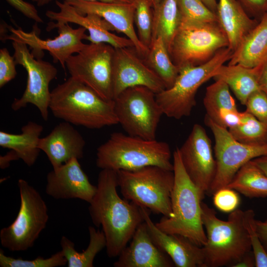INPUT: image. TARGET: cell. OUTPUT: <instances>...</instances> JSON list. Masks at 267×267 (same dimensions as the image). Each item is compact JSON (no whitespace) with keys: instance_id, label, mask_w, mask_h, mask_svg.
<instances>
[{"instance_id":"836d02e7","label":"cell","mask_w":267,"mask_h":267,"mask_svg":"<svg viewBox=\"0 0 267 267\" xmlns=\"http://www.w3.org/2000/svg\"><path fill=\"white\" fill-rule=\"evenodd\" d=\"M67 261L61 251L47 258L38 257L34 260H24L6 256L0 250V266L1 267H57L65 266Z\"/></svg>"},{"instance_id":"7bdbcfd3","label":"cell","mask_w":267,"mask_h":267,"mask_svg":"<svg viewBox=\"0 0 267 267\" xmlns=\"http://www.w3.org/2000/svg\"><path fill=\"white\" fill-rule=\"evenodd\" d=\"M255 267V260L251 251L246 254L241 259L235 263L232 267Z\"/></svg>"},{"instance_id":"4fadbf2b","label":"cell","mask_w":267,"mask_h":267,"mask_svg":"<svg viewBox=\"0 0 267 267\" xmlns=\"http://www.w3.org/2000/svg\"><path fill=\"white\" fill-rule=\"evenodd\" d=\"M12 45L15 62L25 69L27 82L22 95L14 100L11 108L14 111H17L28 104H33L39 110L42 118L46 121L50 99L49 86L56 77L57 69L50 63L36 58L30 52L26 44L12 41Z\"/></svg>"},{"instance_id":"7402d4cb","label":"cell","mask_w":267,"mask_h":267,"mask_svg":"<svg viewBox=\"0 0 267 267\" xmlns=\"http://www.w3.org/2000/svg\"><path fill=\"white\" fill-rule=\"evenodd\" d=\"M86 141L73 125L64 121L40 138L39 148L46 155L53 169L84 155Z\"/></svg>"},{"instance_id":"1f68e13d","label":"cell","mask_w":267,"mask_h":267,"mask_svg":"<svg viewBox=\"0 0 267 267\" xmlns=\"http://www.w3.org/2000/svg\"><path fill=\"white\" fill-rule=\"evenodd\" d=\"M237 141L248 145L267 143V125L247 111L242 112L240 123L228 129Z\"/></svg>"},{"instance_id":"74e56055","label":"cell","mask_w":267,"mask_h":267,"mask_svg":"<svg viewBox=\"0 0 267 267\" xmlns=\"http://www.w3.org/2000/svg\"><path fill=\"white\" fill-rule=\"evenodd\" d=\"M246 111L267 125V94L260 89L253 93L245 104Z\"/></svg>"},{"instance_id":"603a6c76","label":"cell","mask_w":267,"mask_h":267,"mask_svg":"<svg viewBox=\"0 0 267 267\" xmlns=\"http://www.w3.org/2000/svg\"><path fill=\"white\" fill-rule=\"evenodd\" d=\"M216 14L233 52L259 21L252 18L236 0H218Z\"/></svg>"},{"instance_id":"7c38bea8","label":"cell","mask_w":267,"mask_h":267,"mask_svg":"<svg viewBox=\"0 0 267 267\" xmlns=\"http://www.w3.org/2000/svg\"><path fill=\"white\" fill-rule=\"evenodd\" d=\"M115 48L105 44H86L66 62L70 77L85 84L102 98L114 100L112 64Z\"/></svg>"},{"instance_id":"8992f818","label":"cell","mask_w":267,"mask_h":267,"mask_svg":"<svg viewBox=\"0 0 267 267\" xmlns=\"http://www.w3.org/2000/svg\"><path fill=\"white\" fill-rule=\"evenodd\" d=\"M117 174L118 187L125 199L156 214L173 216V171L149 166L134 171L119 170Z\"/></svg>"},{"instance_id":"d4e9b609","label":"cell","mask_w":267,"mask_h":267,"mask_svg":"<svg viewBox=\"0 0 267 267\" xmlns=\"http://www.w3.org/2000/svg\"><path fill=\"white\" fill-rule=\"evenodd\" d=\"M267 58V13L244 37L233 52L228 65L254 68Z\"/></svg>"},{"instance_id":"5b68a950","label":"cell","mask_w":267,"mask_h":267,"mask_svg":"<svg viewBox=\"0 0 267 267\" xmlns=\"http://www.w3.org/2000/svg\"><path fill=\"white\" fill-rule=\"evenodd\" d=\"M175 183L171 196L173 216H163L155 223L162 231L182 235L203 247L207 236L202 220L203 197L187 175L181 162L178 147L173 153Z\"/></svg>"},{"instance_id":"3957f363","label":"cell","mask_w":267,"mask_h":267,"mask_svg":"<svg viewBox=\"0 0 267 267\" xmlns=\"http://www.w3.org/2000/svg\"><path fill=\"white\" fill-rule=\"evenodd\" d=\"M169 145L165 141L146 139L119 132L97 149L96 165L101 169L134 171L157 166L173 171Z\"/></svg>"},{"instance_id":"ac0fdd59","label":"cell","mask_w":267,"mask_h":267,"mask_svg":"<svg viewBox=\"0 0 267 267\" xmlns=\"http://www.w3.org/2000/svg\"><path fill=\"white\" fill-rule=\"evenodd\" d=\"M96 189L76 158L53 169L46 176L45 191L55 199H79L89 203Z\"/></svg>"},{"instance_id":"8fae6325","label":"cell","mask_w":267,"mask_h":267,"mask_svg":"<svg viewBox=\"0 0 267 267\" xmlns=\"http://www.w3.org/2000/svg\"><path fill=\"white\" fill-rule=\"evenodd\" d=\"M204 122L212 131L215 141L216 173L208 192L213 195L219 189L226 187L246 163L267 155V143L260 145L242 143L236 140L227 129L215 123L206 116Z\"/></svg>"},{"instance_id":"8d00e7d4","label":"cell","mask_w":267,"mask_h":267,"mask_svg":"<svg viewBox=\"0 0 267 267\" xmlns=\"http://www.w3.org/2000/svg\"><path fill=\"white\" fill-rule=\"evenodd\" d=\"M213 202L216 207L220 211L231 213L237 209L240 202V198L234 190L225 187L214 193Z\"/></svg>"},{"instance_id":"ffe728a7","label":"cell","mask_w":267,"mask_h":267,"mask_svg":"<svg viewBox=\"0 0 267 267\" xmlns=\"http://www.w3.org/2000/svg\"><path fill=\"white\" fill-rule=\"evenodd\" d=\"M149 233L154 243L171 259L178 267H204L202 247L178 234H169L152 221L148 209L140 207Z\"/></svg>"},{"instance_id":"f6af8a7d","label":"cell","mask_w":267,"mask_h":267,"mask_svg":"<svg viewBox=\"0 0 267 267\" xmlns=\"http://www.w3.org/2000/svg\"><path fill=\"white\" fill-rule=\"evenodd\" d=\"M19 157L16 152L10 150L3 156L0 157V167L2 169L6 168L9 166L10 163L13 161L19 159Z\"/></svg>"},{"instance_id":"30bf717a","label":"cell","mask_w":267,"mask_h":267,"mask_svg":"<svg viewBox=\"0 0 267 267\" xmlns=\"http://www.w3.org/2000/svg\"><path fill=\"white\" fill-rule=\"evenodd\" d=\"M114 100L118 123L128 134L155 139L164 114L155 92L147 87L135 86L127 89Z\"/></svg>"},{"instance_id":"b9f144b4","label":"cell","mask_w":267,"mask_h":267,"mask_svg":"<svg viewBox=\"0 0 267 267\" xmlns=\"http://www.w3.org/2000/svg\"><path fill=\"white\" fill-rule=\"evenodd\" d=\"M259 84L260 89L267 94V58L259 65Z\"/></svg>"},{"instance_id":"f35d334b","label":"cell","mask_w":267,"mask_h":267,"mask_svg":"<svg viewBox=\"0 0 267 267\" xmlns=\"http://www.w3.org/2000/svg\"><path fill=\"white\" fill-rule=\"evenodd\" d=\"M14 58L6 48L0 49V88L15 78L17 72Z\"/></svg>"},{"instance_id":"681fc988","label":"cell","mask_w":267,"mask_h":267,"mask_svg":"<svg viewBox=\"0 0 267 267\" xmlns=\"http://www.w3.org/2000/svg\"><path fill=\"white\" fill-rule=\"evenodd\" d=\"M40 7L44 6L50 3L52 0H32Z\"/></svg>"},{"instance_id":"e575fe53","label":"cell","mask_w":267,"mask_h":267,"mask_svg":"<svg viewBox=\"0 0 267 267\" xmlns=\"http://www.w3.org/2000/svg\"><path fill=\"white\" fill-rule=\"evenodd\" d=\"M181 20L198 22H217L216 14L202 0H178Z\"/></svg>"},{"instance_id":"cb8c5ba5","label":"cell","mask_w":267,"mask_h":267,"mask_svg":"<svg viewBox=\"0 0 267 267\" xmlns=\"http://www.w3.org/2000/svg\"><path fill=\"white\" fill-rule=\"evenodd\" d=\"M203 104L206 116L224 128L229 129L241 121L242 112L238 111L230 89L222 81L215 80L206 88Z\"/></svg>"},{"instance_id":"d6a6232c","label":"cell","mask_w":267,"mask_h":267,"mask_svg":"<svg viewBox=\"0 0 267 267\" xmlns=\"http://www.w3.org/2000/svg\"><path fill=\"white\" fill-rule=\"evenodd\" d=\"M134 21L140 42L149 48L152 41L153 9L149 0H136Z\"/></svg>"},{"instance_id":"52a82bcc","label":"cell","mask_w":267,"mask_h":267,"mask_svg":"<svg viewBox=\"0 0 267 267\" xmlns=\"http://www.w3.org/2000/svg\"><path fill=\"white\" fill-rule=\"evenodd\" d=\"M232 53L228 47H224L202 64L180 68L173 86L156 93L163 114L175 119L189 116L196 105L195 96L199 88L213 78L216 70L230 60Z\"/></svg>"},{"instance_id":"277c9868","label":"cell","mask_w":267,"mask_h":267,"mask_svg":"<svg viewBox=\"0 0 267 267\" xmlns=\"http://www.w3.org/2000/svg\"><path fill=\"white\" fill-rule=\"evenodd\" d=\"M201 210L207 236L202 247L204 267H232L252 249L244 223V211L236 209L227 221H223L217 217L213 209L202 202Z\"/></svg>"},{"instance_id":"60d3db41","label":"cell","mask_w":267,"mask_h":267,"mask_svg":"<svg viewBox=\"0 0 267 267\" xmlns=\"http://www.w3.org/2000/svg\"><path fill=\"white\" fill-rule=\"evenodd\" d=\"M11 6L21 12L26 17L37 23H43L44 20L40 16L35 6L24 0H5Z\"/></svg>"},{"instance_id":"44dd1931","label":"cell","mask_w":267,"mask_h":267,"mask_svg":"<svg viewBox=\"0 0 267 267\" xmlns=\"http://www.w3.org/2000/svg\"><path fill=\"white\" fill-rule=\"evenodd\" d=\"M115 267H172L169 256L153 241L144 221L136 229L132 241L118 256Z\"/></svg>"},{"instance_id":"f1b7e54d","label":"cell","mask_w":267,"mask_h":267,"mask_svg":"<svg viewBox=\"0 0 267 267\" xmlns=\"http://www.w3.org/2000/svg\"><path fill=\"white\" fill-rule=\"evenodd\" d=\"M89 242L87 249L78 252L74 243L67 237L63 236L60 240L61 251L67 261L68 267H92L96 255L106 248V240L102 230L89 226Z\"/></svg>"},{"instance_id":"83f0119b","label":"cell","mask_w":267,"mask_h":267,"mask_svg":"<svg viewBox=\"0 0 267 267\" xmlns=\"http://www.w3.org/2000/svg\"><path fill=\"white\" fill-rule=\"evenodd\" d=\"M153 9L152 40L161 38L169 51L181 22L178 0H162Z\"/></svg>"},{"instance_id":"7a4b0ae2","label":"cell","mask_w":267,"mask_h":267,"mask_svg":"<svg viewBox=\"0 0 267 267\" xmlns=\"http://www.w3.org/2000/svg\"><path fill=\"white\" fill-rule=\"evenodd\" d=\"M49 109L56 118L88 129L118 124L114 100L103 99L71 77L51 91Z\"/></svg>"},{"instance_id":"484cf974","label":"cell","mask_w":267,"mask_h":267,"mask_svg":"<svg viewBox=\"0 0 267 267\" xmlns=\"http://www.w3.org/2000/svg\"><path fill=\"white\" fill-rule=\"evenodd\" d=\"M42 125L29 121L21 128L19 134L0 131V146L14 151L19 159L29 167L32 166L41 151L39 148Z\"/></svg>"},{"instance_id":"5bb4252c","label":"cell","mask_w":267,"mask_h":267,"mask_svg":"<svg viewBox=\"0 0 267 267\" xmlns=\"http://www.w3.org/2000/svg\"><path fill=\"white\" fill-rule=\"evenodd\" d=\"M11 34L5 35L1 40H11L23 43L32 49V53L37 58L42 57L43 50L48 51L54 63L59 62L64 70L67 60L74 53L80 51L86 45L83 42L87 34L84 28H73L68 23L49 22L46 30L57 29L58 36L54 39H41L35 29L26 32L20 28L15 29L7 25Z\"/></svg>"},{"instance_id":"d590c367","label":"cell","mask_w":267,"mask_h":267,"mask_svg":"<svg viewBox=\"0 0 267 267\" xmlns=\"http://www.w3.org/2000/svg\"><path fill=\"white\" fill-rule=\"evenodd\" d=\"M243 220L255 257V267H267V252L261 241L257 230L254 211L251 209L244 211Z\"/></svg>"},{"instance_id":"e0dca14e","label":"cell","mask_w":267,"mask_h":267,"mask_svg":"<svg viewBox=\"0 0 267 267\" xmlns=\"http://www.w3.org/2000/svg\"><path fill=\"white\" fill-rule=\"evenodd\" d=\"M80 14L93 13L108 22L114 30L124 34L133 43L138 54L145 58L149 50L139 40L134 28L135 2H106L85 0H64Z\"/></svg>"},{"instance_id":"9a60e30c","label":"cell","mask_w":267,"mask_h":267,"mask_svg":"<svg viewBox=\"0 0 267 267\" xmlns=\"http://www.w3.org/2000/svg\"><path fill=\"white\" fill-rule=\"evenodd\" d=\"M178 150L185 172L204 198L214 179L217 165L211 140L203 127L194 124Z\"/></svg>"},{"instance_id":"ab89813d","label":"cell","mask_w":267,"mask_h":267,"mask_svg":"<svg viewBox=\"0 0 267 267\" xmlns=\"http://www.w3.org/2000/svg\"><path fill=\"white\" fill-rule=\"evenodd\" d=\"M251 17L258 20L267 13V0H236Z\"/></svg>"},{"instance_id":"4dcf8cb0","label":"cell","mask_w":267,"mask_h":267,"mask_svg":"<svg viewBox=\"0 0 267 267\" xmlns=\"http://www.w3.org/2000/svg\"><path fill=\"white\" fill-rule=\"evenodd\" d=\"M144 59L162 80L166 89L173 86L178 75L179 69L173 62L161 38L157 37L152 40Z\"/></svg>"},{"instance_id":"f907efd6","label":"cell","mask_w":267,"mask_h":267,"mask_svg":"<svg viewBox=\"0 0 267 267\" xmlns=\"http://www.w3.org/2000/svg\"><path fill=\"white\" fill-rule=\"evenodd\" d=\"M153 8L160 2L162 0H149Z\"/></svg>"},{"instance_id":"bcb514c9","label":"cell","mask_w":267,"mask_h":267,"mask_svg":"<svg viewBox=\"0 0 267 267\" xmlns=\"http://www.w3.org/2000/svg\"><path fill=\"white\" fill-rule=\"evenodd\" d=\"M252 161L267 176V155L259 157Z\"/></svg>"},{"instance_id":"9c48e42d","label":"cell","mask_w":267,"mask_h":267,"mask_svg":"<svg viewBox=\"0 0 267 267\" xmlns=\"http://www.w3.org/2000/svg\"><path fill=\"white\" fill-rule=\"evenodd\" d=\"M17 185L19 212L13 222L0 231L1 246L11 251H23L33 246L48 220L46 204L38 191L22 178Z\"/></svg>"},{"instance_id":"4316f807","label":"cell","mask_w":267,"mask_h":267,"mask_svg":"<svg viewBox=\"0 0 267 267\" xmlns=\"http://www.w3.org/2000/svg\"><path fill=\"white\" fill-rule=\"evenodd\" d=\"M259 65L248 68L240 65L224 64L215 72L213 79L224 82L240 102L245 105L248 97L260 90Z\"/></svg>"},{"instance_id":"6da1fadb","label":"cell","mask_w":267,"mask_h":267,"mask_svg":"<svg viewBox=\"0 0 267 267\" xmlns=\"http://www.w3.org/2000/svg\"><path fill=\"white\" fill-rule=\"evenodd\" d=\"M96 187L89 203V213L94 225L102 227L107 256L115 258L127 246L144 220L139 206L118 195L117 171L101 169Z\"/></svg>"},{"instance_id":"816d5d0a","label":"cell","mask_w":267,"mask_h":267,"mask_svg":"<svg viewBox=\"0 0 267 267\" xmlns=\"http://www.w3.org/2000/svg\"><path fill=\"white\" fill-rule=\"evenodd\" d=\"M265 222H267V219L266 220Z\"/></svg>"},{"instance_id":"7dc6e473","label":"cell","mask_w":267,"mask_h":267,"mask_svg":"<svg viewBox=\"0 0 267 267\" xmlns=\"http://www.w3.org/2000/svg\"><path fill=\"white\" fill-rule=\"evenodd\" d=\"M202 1L211 10L216 14L218 4L217 0H202Z\"/></svg>"},{"instance_id":"2e32d148","label":"cell","mask_w":267,"mask_h":267,"mask_svg":"<svg viewBox=\"0 0 267 267\" xmlns=\"http://www.w3.org/2000/svg\"><path fill=\"white\" fill-rule=\"evenodd\" d=\"M114 99L128 88H148L155 93L166 89L162 80L134 47L115 48L112 64Z\"/></svg>"},{"instance_id":"c3c4849f","label":"cell","mask_w":267,"mask_h":267,"mask_svg":"<svg viewBox=\"0 0 267 267\" xmlns=\"http://www.w3.org/2000/svg\"><path fill=\"white\" fill-rule=\"evenodd\" d=\"M89 1H98L106 2L134 3L136 0H85Z\"/></svg>"},{"instance_id":"f546056e","label":"cell","mask_w":267,"mask_h":267,"mask_svg":"<svg viewBox=\"0 0 267 267\" xmlns=\"http://www.w3.org/2000/svg\"><path fill=\"white\" fill-rule=\"evenodd\" d=\"M249 198L267 197V176L253 162L244 164L226 186Z\"/></svg>"},{"instance_id":"ee69618b","label":"cell","mask_w":267,"mask_h":267,"mask_svg":"<svg viewBox=\"0 0 267 267\" xmlns=\"http://www.w3.org/2000/svg\"><path fill=\"white\" fill-rule=\"evenodd\" d=\"M256 223L258 235L267 252V222L256 220Z\"/></svg>"},{"instance_id":"d6986e66","label":"cell","mask_w":267,"mask_h":267,"mask_svg":"<svg viewBox=\"0 0 267 267\" xmlns=\"http://www.w3.org/2000/svg\"><path fill=\"white\" fill-rule=\"evenodd\" d=\"M59 8L57 11L47 10L46 16L55 22L72 23L84 28L88 31L86 40L92 44L105 43L115 48L134 47L132 42L127 37H122L112 33L115 31L112 26L98 15L80 14L71 5L65 1H55Z\"/></svg>"},{"instance_id":"ba28073f","label":"cell","mask_w":267,"mask_h":267,"mask_svg":"<svg viewBox=\"0 0 267 267\" xmlns=\"http://www.w3.org/2000/svg\"><path fill=\"white\" fill-rule=\"evenodd\" d=\"M228 46L227 38L217 22L181 20L169 53L173 62L179 69L187 65L202 64L219 50Z\"/></svg>"}]
</instances>
